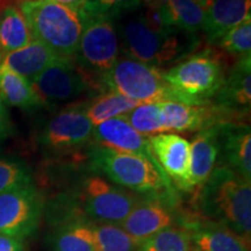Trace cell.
<instances>
[{
	"label": "cell",
	"instance_id": "4fadbf2b",
	"mask_svg": "<svg viewBox=\"0 0 251 251\" xmlns=\"http://www.w3.org/2000/svg\"><path fill=\"white\" fill-rule=\"evenodd\" d=\"M157 164L169 180L185 192L194 188L190 177V142L176 133H162L148 137Z\"/></svg>",
	"mask_w": 251,
	"mask_h": 251
},
{
	"label": "cell",
	"instance_id": "ffe728a7",
	"mask_svg": "<svg viewBox=\"0 0 251 251\" xmlns=\"http://www.w3.org/2000/svg\"><path fill=\"white\" fill-rule=\"evenodd\" d=\"M61 57L63 56L57 55L39 41L33 40L24 48L2 55L0 68L8 69L30 81Z\"/></svg>",
	"mask_w": 251,
	"mask_h": 251
},
{
	"label": "cell",
	"instance_id": "f35d334b",
	"mask_svg": "<svg viewBox=\"0 0 251 251\" xmlns=\"http://www.w3.org/2000/svg\"><path fill=\"white\" fill-rule=\"evenodd\" d=\"M1 57H2V55H0V59H1Z\"/></svg>",
	"mask_w": 251,
	"mask_h": 251
},
{
	"label": "cell",
	"instance_id": "836d02e7",
	"mask_svg": "<svg viewBox=\"0 0 251 251\" xmlns=\"http://www.w3.org/2000/svg\"><path fill=\"white\" fill-rule=\"evenodd\" d=\"M23 1V0H21ZM41 1H49L56 2V4L69 5V6H80L85 0H41Z\"/></svg>",
	"mask_w": 251,
	"mask_h": 251
},
{
	"label": "cell",
	"instance_id": "5bb4252c",
	"mask_svg": "<svg viewBox=\"0 0 251 251\" xmlns=\"http://www.w3.org/2000/svg\"><path fill=\"white\" fill-rule=\"evenodd\" d=\"M219 155L227 168L251 181V129L246 122L222 121L214 125Z\"/></svg>",
	"mask_w": 251,
	"mask_h": 251
},
{
	"label": "cell",
	"instance_id": "74e56055",
	"mask_svg": "<svg viewBox=\"0 0 251 251\" xmlns=\"http://www.w3.org/2000/svg\"><path fill=\"white\" fill-rule=\"evenodd\" d=\"M14 1L15 0H0V13L8 6L14 5Z\"/></svg>",
	"mask_w": 251,
	"mask_h": 251
},
{
	"label": "cell",
	"instance_id": "f546056e",
	"mask_svg": "<svg viewBox=\"0 0 251 251\" xmlns=\"http://www.w3.org/2000/svg\"><path fill=\"white\" fill-rule=\"evenodd\" d=\"M215 46L238 58L251 54V18L228 30Z\"/></svg>",
	"mask_w": 251,
	"mask_h": 251
},
{
	"label": "cell",
	"instance_id": "d4e9b609",
	"mask_svg": "<svg viewBox=\"0 0 251 251\" xmlns=\"http://www.w3.org/2000/svg\"><path fill=\"white\" fill-rule=\"evenodd\" d=\"M139 105L141 102L127 98L120 93L103 92L93 100L84 102V108L92 125L97 126L109 119L122 117Z\"/></svg>",
	"mask_w": 251,
	"mask_h": 251
},
{
	"label": "cell",
	"instance_id": "484cf974",
	"mask_svg": "<svg viewBox=\"0 0 251 251\" xmlns=\"http://www.w3.org/2000/svg\"><path fill=\"white\" fill-rule=\"evenodd\" d=\"M139 251H191L190 231L170 226L140 244Z\"/></svg>",
	"mask_w": 251,
	"mask_h": 251
},
{
	"label": "cell",
	"instance_id": "83f0119b",
	"mask_svg": "<svg viewBox=\"0 0 251 251\" xmlns=\"http://www.w3.org/2000/svg\"><path fill=\"white\" fill-rule=\"evenodd\" d=\"M166 5L178 29L192 34L202 30L205 12L193 0H166Z\"/></svg>",
	"mask_w": 251,
	"mask_h": 251
},
{
	"label": "cell",
	"instance_id": "f1b7e54d",
	"mask_svg": "<svg viewBox=\"0 0 251 251\" xmlns=\"http://www.w3.org/2000/svg\"><path fill=\"white\" fill-rule=\"evenodd\" d=\"M29 185H33V177L26 163L12 157L0 158V194Z\"/></svg>",
	"mask_w": 251,
	"mask_h": 251
},
{
	"label": "cell",
	"instance_id": "52a82bcc",
	"mask_svg": "<svg viewBox=\"0 0 251 251\" xmlns=\"http://www.w3.org/2000/svg\"><path fill=\"white\" fill-rule=\"evenodd\" d=\"M119 56L120 42L112 18L86 15L74 59L89 78L94 90H100V80L113 68Z\"/></svg>",
	"mask_w": 251,
	"mask_h": 251
},
{
	"label": "cell",
	"instance_id": "4316f807",
	"mask_svg": "<svg viewBox=\"0 0 251 251\" xmlns=\"http://www.w3.org/2000/svg\"><path fill=\"white\" fill-rule=\"evenodd\" d=\"M122 118L143 136L150 137L152 135L164 133L158 102L141 103L122 115Z\"/></svg>",
	"mask_w": 251,
	"mask_h": 251
},
{
	"label": "cell",
	"instance_id": "e575fe53",
	"mask_svg": "<svg viewBox=\"0 0 251 251\" xmlns=\"http://www.w3.org/2000/svg\"><path fill=\"white\" fill-rule=\"evenodd\" d=\"M9 134H11V126H9V122H7V124H0V142H1L2 140H5Z\"/></svg>",
	"mask_w": 251,
	"mask_h": 251
},
{
	"label": "cell",
	"instance_id": "cb8c5ba5",
	"mask_svg": "<svg viewBox=\"0 0 251 251\" xmlns=\"http://www.w3.org/2000/svg\"><path fill=\"white\" fill-rule=\"evenodd\" d=\"M33 41L20 8L8 6L0 13V54L5 55L29 45Z\"/></svg>",
	"mask_w": 251,
	"mask_h": 251
},
{
	"label": "cell",
	"instance_id": "ba28073f",
	"mask_svg": "<svg viewBox=\"0 0 251 251\" xmlns=\"http://www.w3.org/2000/svg\"><path fill=\"white\" fill-rule=\"evenodd\" d=\"M93 127L84 102L76 103L49 119L41 129L37 142L41 149L49 153L76 151L90 142Z\"/></svg>",
	"mask_w": 251,
	"mask_h": 251
},
{
	"label": "cell",
	"instance_id": "4dcf8cb0",
	"mask_svg": "<svg viewBox=\"0 0 251 251\" xmlns=\"http://www.w3.org/2000/svg\"><path fill=\"white\" fill-rule=\"evenodd\" d=\"M55 251H94L80 222L67 226L55 234L52 240Z\"/></svg>",
	"mask_w": 251,
	"mask_h": 251
},
{
	"label": "cell",
	"instance_id": "2e32d148",
	"mask_svg": "<svg viewBox=\"0 0 251 251\" xmlns=\"http://www.w3.org/2000/svg\"><path fill=\"white\" fill-rule=\"evenodd\" d=\"M163 131H199L224 121L221 114L209 105L192 106L180 102H158Z\"/></svg>",
	"mask_w": 251,
	"mask_h": 251
},
{
	"label": "cell",
	"instance_id": "d6986e66",
	"mask_svg": "<svg viewBox=\"0 0 251 251\" xmlns=\"http://www.w3.org/2000/svg\"><path fill=\"white\" fill-rule=\"evenodd\" d=\"M214 126L199 130L190 143V177L193 188L201 187L214 170L219 157Z\"/></svg>",
	"mask_w": 251,
	"mask_h": 251
},
{
	"label": "cell",
	"instance_id": "1f68e13d",
	"mask_svg": "<svg viewBox=\"0 0 251 251\" xmlns=\"http://www.w3.org/2000/svg\"><path fill=\"white\" fill-rule=\"evenodd\" d=\"M134 1L135 0H85L80 7L84 13L90 17L106 15L112 18Z\"/></svg>",
	"mask_w": 251,
	"mask_h": 251
},
{
	"label": "cell",
	"instance_id": "44dd1931",
	"mask_svg": "<svg viewBox=\"0 0 251 251\" xmlns=\"http://www.w3.org/2000/svg\"><path fill=\"white\" fill-rule=\"evenodd\" d=\"M0 98L6 105L23 109L45 105L27 78L5 68H0Z\"/></svg>",
	"mask_w": 251,
	"mask_h": 251
},
{
	"label": "cell",
	"instance_id": "8d00e7d4",
	"mask_svg": "<svg viewBox=\"0 0 251 251\" xmlns=\"http://www.w3.org/2000/svg\"><path fill=\"white\" fill-rule=\"evenodd\" d=\"M193 1L196 2V4L199 6V7L201 8L203 12H205L209 7H211V5L213 4V1H214V0H193Z\"/></svg>",
	"mask_w": 251,
	"mask_h": 251
},
{
	"label": "cell",
	"instance_id": "30bf717a",
	"mask_svg": "<svg viewBox=\"0 0 251 251\" xmlns=\"http://www.w3.org/2000/svg\"><path fill=\"white\" fill-rule=\"evenodd\" d=\"M43 103H63L94 90L74 57H61L30 80Z\"/></svg>",
	"mask_w": 251,
	"mask_h": 251
},
{
	"label": "cell",
	"instance_id": "9c48e42d",
	"mask_svg": "<svg viewBox=\"0 0 251 251\" xmlns=\"http://www.w3.org/2000/svg\"><path fill=\"white\" fill-rule=\"evenodd\" d=\"M79 200L84 212L97 222L121 225L140 199L115 186L100 176L93 175L84 179Z\"/></svg>",
	"mask_w": 251,
	"mask_h": 251
},
{
	"label": "cell",
	"instance_id": "e0dca14e",
	"mask_svg": "<svg viewBox=\"0 0 251 251\" xmlns=\"http://www.w3.org/2000/svg\"><path fill=\"white\" fill-rule=\"evenodd\" d=\"M172 214L164 202L157 199L140 200L129 215L119 225L137 247L162 229L172 226Z\"/></svg>",
	"mask_w": 251,
	"mask_h": 251
},
{
	"label": "cell",
	"instance_id": "3957f363",
	"mask_svg": "<svg viewBox=\"0 0 251 251\" xmlns=\"http://www.w3.org/2000/svg\"><path fill=\"white\" fill-rule=\"evenodd\" d=\"M20 11L33 40L63 57H74L85 26L86 14L80 6L41 0H23Z\"/></svg>",
	"mask_w": 251,
	"mask_h": 251
},
{
	"label": "cell",
	"instance_id": "5b68a950",
	"mask_svg": "<svg viewBox=\"0 0 251 251\" xmlns=\"http://www.w3.org/2000/svg\"><path fill=\"white\" fill-rule=\"evenodd\" d=\"M91 165L113 183L137 193L165 196L172 193V184L159 166L143 157L96 147L90 152Z\"/></svg>",
	"mask_w": 251,
	"mask_h": 251
},
{
	"label": "cell",
	"instance_id": "d590c367",
	"mask_svg": "<svg viewBox=\"0 0 251 251\" xmlns=\"http://www.w3.org/2000/svg\"><path fill=\"white\" fill-rule=\"evenodd\" d=\"M7 122H9L7 109L5 108V103L2 102L1 98H0V124H7Z\"/></svg>",
	"mask_w": 251,
	"mask_h": 251
},
{
	"label": "cell",
	"instance_id": "603a6c76",
	"mask_svg": "<svg viewBox=\"0 0 251 251\" xmlns=\"http://www.w3.org/2000/svg\"><path fill=\"white\" fill-rule=\"evenodd\" d=\"M94 251H135L137 246L119 225L80 222Z\"/></svg>",
	"mask_w": 251,
	"mask_h": 251
},
{
	"label": "cell",
	"instance_id": "7402d4cb",
	"mask_svg": "<svg viewBox=\"0 0 251 251\" xmlns=\"http://www.w3.org/2000/svg\"><path fill=\"white\" fill-rule=\"evenodd\" d=\"M190 236L198 251H249L246 241L225 226H196Z\"/></svg>",
	"mask_w": 251,
	"mask_h": 251
},
{
	"label": "cell",
	"instance_id": "d6a6232c",
	"mask_svg": "<svg viewBox=\"0 0 251 251\" xmlns=\"http://www.w3.org/2000/svg\"><path fill=\"white\" fill-rule=\"evenodd\" d=\"M0 251H26L21 240L0 234Z\"/></svg>",
	"mask_w": 251,
	"mask_h": 251
},
{
	"label": "cell",
	"instance_id": "60d3db41",
	"mask_svg": "<svg viewBox=\"0 0 251 251\" xmlns=\"http://www.w3.org/2000/svg\"><path fill=\"white\" fill-rule=\"evenodd\" d=\"M194 251H197V250H194Z\"/></svg>",
	"mask_w": 251,
	"mask_h": 251
},
{
	"label": "cell",
	"instance_id": "277c9868",
	"mask_svg": "<svg viewBox=\"0 0 251 251\" xmlns=\"http://www.w3.org/2000/svg\"><path fill=\"white\" fill-rule=\"evenodd\" d=\"M101 92H117L141 103L180 102L201 106L176 91L164 78L161 69L121 56L100 80Z\"/></svg>",
	"mask_w": 251,
	"mask_h": 251
},
{
	"label": "cell",
	"instance_id": "7a4b0ae2",
	"mask_svg": "<svg viewBox=\"0 0 251 251\" xmlns=\"http://www.w3.org/2000/svg\"><path fill=\"white\" fill-rule=\"evenodd\" d=\"M200 190L202 212L248 243L251 235V181L227 166H216Z\"/></svg>",
	"mask_w": 251,
	"mask_h": 251
},
{
	"label": "cell",
	"instance_id": "ab89813d",
	"mask_svg": "<svg viewBox=\"0 0 251 251\" xmlns=\"http://www.w3.org/2000/svg\"><path fill=\"white\" fill-rule=\"evenodd\" d=\"M0 55H2V54H0Z\"/></svg>",
	"mask_w": 251,
	"mask_h": 251
},
{
	"label": "cell",
	"instance_id": "6da1fadb",
	"mask_svg": "<svg viewBox=\"0 0 251 251\" xmlns=\"http://www.w3.org/2000/svg\"><path fill=\"white\" fill-rule=\"evenodd\" d=\"M122 56L155 68H164L185 59L201 45L199 34L176 29L157 30L146 23L135 1L112 17Z\"/></svg>",
	"mask_w": 251,
	"mask_h": 251
},
{
	"label": "cell",
	"instance_id": "8992f818",
	"mask_svg": "<svg viewBox=\"0 0 251 251\" xmlns=\"http://www.w3.org/2000/svg\"><path fill=\"white\" fill-rule=\"evenodd\" d=\"M227 62L214 49L207 48L188 56L164 72V78L176 91L206 106L227 77Z\"/></svg>",
	"mask_w": 251,
	"mask_h": 251
},
{
	"label": "cell",
	"instance_id": "ac0fdd59",
	"mask_svg": "<svg viewBox=\"0 0 251 251\" xmlns=\"http://www.w3.org/2000/svg\"><path fill=\"white\" fill-rule=\"evenodd\" d=\"M250 9L251 0H214L203 17L206 42L215 46L228 30L251 18Z\"/></svg>",
	"mask_w": 251,
	"mask_h": 251
},
{
	"label": "cell",
	"instance_id": "7c38bea8",
	"mask_svg": "<svg viewBox=\"0 0 251 251\" xmlns=\"http://www.w3.org/2000/svg\"><path fill=\"white\" fill-rule=\"evenodd\" d=\"M211 105L224 121L241 122L249 118L251 108V54L237 59Z\"/></svg>",
	"mask_w": 251,
	"mask_h": 251
},
{
	"label": "cell",
	"instance_id": "9a60e30c",
	"mask_svg": "<svg viewBox=\"0 0 251 251\" xmlns=\"http://www.w3.org/2000/svg\"><path fill=\"white\" fill-rule=\"evenodd\" d=\"M91 140L97 147L143 157L158 166L150 149L148 137L137 133L122 117L94 126Z\"/></svg>",
	"mask_w": 251,
	"mask_h": 251
},
{
	"label": "cell",
	"instance_id": "8fae6325",
	"mask_svg": "<svg viewBox=\"0 0 251 251\" xmlns=\"http://www.w3.org/2000/svg\"><path fill=\"white\" fill-rule=\"evenodd\" d=\"M42 209V198L34 184L0 194V234L18 240L31 236L39 227Z\"/></svg>",
	"mask_w": 251,
	"mask_h": 251
}]
</instances>
